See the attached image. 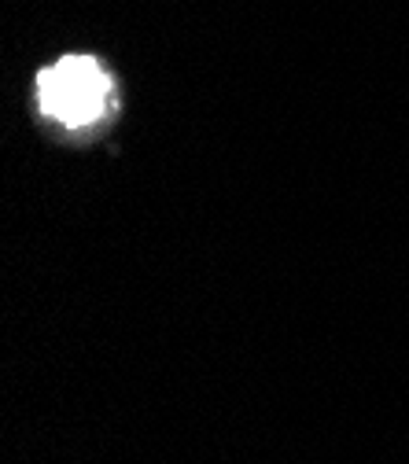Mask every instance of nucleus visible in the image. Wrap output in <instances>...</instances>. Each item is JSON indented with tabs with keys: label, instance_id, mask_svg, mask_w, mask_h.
Listing matches in <instances>:
<instances>
[{
	"label": "nucleus",
	"instance_id": "obj_1",
	"mask_svg": "<svg viewBox=\"0 0 409 464\" xmlns=\"http://www.w3.org/2000/svg\"><path fill=\"white\" fill-rule=\"evenodd\" d=\"M37 96L44 114H52L63 126H89L111 103V78L103 67L85 55H67V60L52 63L37 78Z\"/></svg>",
	"mask_w": 409,
	"mask_h": 464
}]
</instances>
